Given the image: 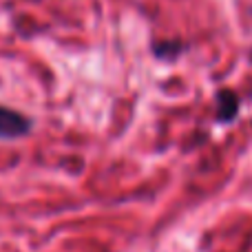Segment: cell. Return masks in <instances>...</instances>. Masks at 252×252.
I'll list each match as a JSON object with an SVG mask.
<instances>
[{
  "label": "cell",
  "instance_id": "6da1fadb",
  "mask_svg": "<svg viewBox=\"0 0 252 252\" xmlns=\"http://www.w3.org/2000/svg\"><path fill=\"white\" fill-rule=\"evenodd\" d=\"M33 122L20 111H13L9 106H0V139L2 142H11V139H20L31 133Z\"/></svg>",
  "mask_w": 252,
  "mask_h": 252
},
{
  "label": "cell",
  "instance_id": "7a4b0ae2",
  "mask_svg": "<svg viewBox=\"0 0 252 252\" xmlns=\"http://www.w3.org/2000/svg\"><path fill=\"white\" fill-rule=\"evenodd\" d=\"M215 100H217V124L235 122L237 115H239V109H241L239 95H237L232 89H219Z\"/></svg>",
  "mask_w": 252,
  "mask_h": 252
},
{
  "label": "cell",
  "instance_id": "3957f363",
  "mask_svg": "<svg viewBox=\"0 0 252 252\" xmlns=\"http://www.w3.org/2000/svg\"><path fill=\"white\" fill-rule=\"evenodd\" d=\"M153 53L161 60H175L179 53H184V42L179 40H164V42H155L153 44Z\"/></svg>",
  "mask_w": 252,
  "mask_h": 252
},
{
  "label": "cell",
  "instance_id": "277c9868",
  "mask_svg": "<svg viewBox=\"0 0 252 252\" xmlns=\"http://www.w3.org/2000/svg\"><path fill=\"white\" fill-rule=\"evenodd\" d=\"M250 62H252V51H250Z\"/></svg>",
  "mask_w": 252,
  "mask_h": 252
}]
</instances>
